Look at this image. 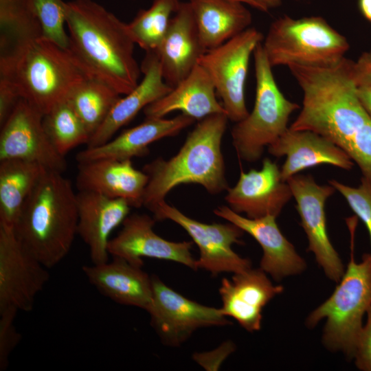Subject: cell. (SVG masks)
<instances>
[{
	"mask_svg": "<svg viewBox=\"0 0 371 371\" xmlns=\"http://www.w3.org/2000/svg\"><path fill=\"white\" fill-rule=\"evenodd\" d=\"M344 57L326 67L288 66L303 91L302 107L289 128L315 132L341 148L371 183V117L361 105Z\"/></svg>",
	"mask_w": 371,
	"mask_h": 371,
	"instance_id": "obj_1",
	"label": "cell"
},
{
	"mask_svg": "<svg viewBox=\"0 0 371 371\" xmlns=\"http://www.w3.org/2000/svg\"><path fill=\"white\" fill-rule=\"evenodd\" d=\"M66 27L69 49L91 77L124 95L138 85L142 70L127 23L93 0H72Z\"/></svg>",
	"mask_w": 371,
	"mask_h": 371,
	"instance_id": "obj_2",
	"label": "cell"
},
{
	"mask_svg": "<svg viewBox=\"0 0 371 371\" xmlns=\"http://www.w3.org/2000/svg\"><path fill=\"white\" fill-rule=\"evenodd\" d=\"M0 47V80L43 115L91 77L69 49L42 35L18 38Z\"/></svg>",
	"mask_w": 371,
	"mask_h": 371,
	"instance_id": "obj_3",
	"label": "cell"
},
{
	"mask_svg": "<svg viewBox=\"0 0 371 371\" xmlns=\"http://www.w3.org/2000/svg\"><path fill=\"white\" fill-rule=\"evenodd\" d=\"M228 120L224 113L199 120L175 156L167 160L158 157L144 165L142 170L148 180L144 206L150 210L184 183L199 184L212 194L227 190L221 143Z\"/></svg>",
	"mask_w": 371,
	"mask_h": 371,
	"instance_id": "obj_4",
	"label": "cell"
},
{
	"mask_svg": "<svg viewBox=\"0 0 371 371\" xmlns=\"http://www.w3.org/2000/svg\"><path fill=\"white\" fill-rule=\"evenodd\" d=\"M63 174L44 172L14 227L25 247L48 269L67 256L78 234L77 193Z\"/></svg>",
	"mask_w": 371,
	"mask_h": 371,
	"instance_id": "obj_5",
	"label": "cell"
},
{
	"mask_svg": "<svg viewBox=\"0 0 371 371\" xmlns=\"http://www.w3.org/2000/svg\"><path fill=\"white\" fill-rule=\"evenodd\" d=\"M350 233V258L347 268L332 295L306 319L315 327L326 319L322 341L330 350L342 352L352 358L363 318L371 306V254H364L357 262L354 258V236L357 219H347Z\"/></svg>",
	"mask_w": 371,
	"mask_h": 371,
	"instance_id": "obj_6",
	"label": "cell"
},
{
	"mask_svg": "<svg viewBox=\"0 0 371 371\" xmlns=\"http://www.w3.org/2000/svg\"><path fill=\"white\" fill-rule=\"evenodd\" d=\"M262 44L272 67L330 66L345 57L350 47L346 38L324 18L287 15L271 23Z\"/></svg>",
	"mask_w": 371,
	"mask_h": 371,
	"instance_id": "obj_7",
	"label": "cell"
},
{
	"mask_svg": "<svg viewBox=\"0 0 371 371\" xmlns=\"http://www.w3.org/2000/svg\"><path fill=\"white\" fill-rule=\"evenodd\" d=\"M262 43L253 54L256 76L253 110L236 122L231 131L238 157L248 162L262 157L265 148L287 130L291 113L300 109L299 104L289 100L278 88Z\"/></svg>",
	"mask_w": 371,
	"mask_h": 371,
	"instance_id": "obj_8",
	"label": "cell"
},
{
	"mask_svg": "<svg viewBox=\"0 0 371 371\" xmlns=\"http://www.w3.org/2000/svg\"><path fill=\"white\" fill-rule=\"evenodd\" d=\"M262 33L249 27L221 45L207 50L199 65L210 76L229 120L238 122L249 114L245 98L249 63Z\"/></svg>",
	"mask_w": 371,
	"mask_h": 371,
	"instance_id": "obj_9",
	"label": "cell"
},
{
	"mask_svg": "<svg viewBox=\"0 0 371 371\" xmlns=\"http://www.w3.org/2000/svg\"><path fill=\"white\" fill-rule=\"evenodd\" d=\"M156 221L168 219L180 225L196 243L199 249L197 268L212 276L221 273H240L251 268L249 259L237 254L233 244H240L244 231L236 225L228 223L207 224L185 215L174 206L163 201L150 210Z\"/></svg>",
	"mask_w": 371,
	"mask_h": 371,
	"instance_id": "obj_10",
	"label": "cell"
},
{
	"mask_svg": "<svg viewBox=\"0 0 371 371\" xmlns=\"http://www.w3.org/2000/svg\"><path fill=\"white\" fill-rule=\"evenodd\" d=\"M153 302L147 310L150 325L161 342L177 347L200 328L226 326L221 308L202 305L189 300L153 275Z\"/></svg>",
	"mask_w": 371,
	"mask_h": 371,
	"instance_id": "obj_11",
	"label": "cell"
},
{
	"mask_svg": "<svg viewBox=\"0 0 371 371\" xmlns=\"http://www.w3.org/2000/svg\"><path fill=\"white\" fill-rule=\"evenodd\" d=\"M48 269L25 247L13 227L0 225V310L30 311L49 280Z\"/></svg>",
	"mask_w": 371,
	"mask_h": 371,
	"instance_id": "obj_12",
	"label": "cell"
},
{
	"mask_svg": "<svg viewBox=\"0 0 371 371\" xmlns=\"http://www.w3.org/2000/svg\"><path fill=\"white\" fill-rule=\"evenodd\" d=\"M289 183L301 225L306 235L308 251L313 252L325 275L338 282L344 273V267L338 253L333 246L326 229L325 203L335 192L331 185H319L310 175H295Z\"/></svg>",
	"mask_w": 371,
	"mask_h": 371,
	"instance_id": "obj_13",
	"label": "cell"
},
{
	"mask_svg": "<svg viewBox=\"0 0 371 371\" xmlns=\"http://www.w3.org/2000/svg\"><path fill=\"white\" fill-rule=\"evenodd\" d=\"M43 115L21 98L1 125L0 161L22 159L38 164L49 170L63 173L65 156L52 144L43 124Z\"/></svg>",
	"mask_w": 371,
	"mask_h": 371,
	"instance_id": "obj_14",
	"label": "cell"
},
{
	"mask_svg": "<svg viewBox=\"0 0 371 371\" xmlns=\"http://www.w3.org/2000/svg\"><path fill=\"white\" fill-rule=\"evenodd\" d=\"M156 221L146 214H129L120 232L109 242V255L142 266L143 258L170 260L196 271V259L191 253L193 243L173 242L160 237L153 229Z\"/></svg>",
	"mask_w": 371,
	"mask_h": 371,
	"instance_id": "obj_15",
	"label": "cell"
},
{
	"mask_svg": "<svg viewBox=\"0 0 371 371\" xmlns=\"http://www.w3.org/2000/svg\"><path fill=\"white\" fill-rule=\"evenodd\" d=\"M226 191L228 207L238 214L245 213L249 218L277 217L293 197L278 166L267 157L260 170H241L236 185Z\"/></svg>",
	"mask_w": 371,
	"mask_h": 371,
	"instance_id": "obj_16",
	"label": "cell"
},
{
	"mask_svg": "<svg viewBox=\"0 0 371 371\" xmlns=\"http://www.w3.org/2000/svg\"><path fill=\"white\" fill-rule=\"evenodd\" d=\"M214 213L236 225L259 243L263 253L260 262V269L276 281L300 274L305 270L306 264L304 260L282 233L276 223V216L268 215L249 218L226 205L217 207Z\"/></svg>",
	"mask_w": 371,
	"mask_h": 371,
	"instance_id": "obj_17",
	"label": "cell"
},
{
	"mask_svg": "<svg viewBox=\"0 0 371 371\" xmlns=\"http://www.w3.org/2000/svg\"><path fill=\"white\" fill-rule=\"evenodd\" d=\"M283 289L282 285H274L260 268H250L234 273L231 279H222L221 308L246 330L257 331L261 328L263 308Z\"/></svg>",
	"mask_w": 371,
	"mask_h": 371,
	"instance_id": "obj_18",
	"label": "cell"
},
{
	"mask_svg": "<svg viewBox=\"0 0 371 371\" xmlns=\"http://www.w3.org/2000/svg\"><path fill=\"white\" fill-rule=\"evenodd\" d=\"M189 2H181L155 53L164 81L172 88L199 64L205 52Z\"/></svg>",
	"mask_w": 371,
	"mask_h": 371,
	"instance_id": "obj_19",
	"label": "cell"
},
{
	"mask_svg": "<svg viewBox=\"0 0 371 371\" xmlns=\"http://www.w3.org/2000/svg\"><path fill=\"white\" fill-rule=\"evenodd\" d=\"M78 164V191L122 199L133 207L143 205L148 177L134 168L131 159H98Z\"/></svg>",
	"mask_w": 371,
	"mask_h": 371,
	"instance_id": "obj_20",
	"label": "cell"
},
{
	"mask_svg": "<svg viewBox=\"0 0 371 371\" xmlns=\"http://www.w3.org/2000/svg\"><path fill=\"white\" fill-rule=\"evenodd\" d=\"M276 157H286L280 172L283 181L300 172L318 165L327 164L350 170L354 161L341 148L325 137L311 131L289 128L268 146Z\"/></svg>",
	"mask_w": 371,
	"mask_h": 371,
	"instance_id": "obj_21",
	"label": "cell"
},
{
	"mask_svg": "<svg viewBox=\"0 0 371 371\" xmlns=\"http://www.w3.org/2000/svg\"><path fill=\"white\" fill-rule=\"evenodd\" d=\"M77 234L87 245L92 264L109 261L111 232L128 216L131 206L122 199L98 193H77Z\"/></svg>",
	"mask_w": 371,
	"mask_h": 371,
	"instance_id": "obj_22",
	"label": "cell"
},
{
	"mask_svg": "<svg viewBox=\"0 0 371 371\" xmlns=\"http://www.w3.org/2000/svg\"><path fill=\"white\" fill-rule=\"evenodd\" d=\"M82 270L101 294L115 302L147 311L153 302L152 276L122 258L113 256L111 262L85 265Z\"/></svg>",
	"mask_w": 371,
	"mask_h": 371,
	"instance_id": "obj_23",
	"label": "cell"
},
{
	"mask_svg": "<svg viewBox=\"0 0 371 371\" xmlns=\"http://www.w3.org/2000/svg\"><path fill=\"white\" fill-rule=\"evenodd\" d=\"M194 122V119L183 113L170 119L146 118L142 123L124 131L102 145L87 147L76 155V159L79 163L98 159L126 160L145 156L148 154L150 144L178 135Z\"/></svg>",
	"mask_w": 371,
	"mask_h": 371,
	"instance_id": "obj_24",
	"label": "cell"
},
{
	"mask_svg": "<svg viewBox=\"0 0 371 371\" xmlns=\"http://www.w3.org/2000/svg\"><path fill=\"white\" fill-rule=\"evenodd\" d=\"M144 76L138 85L115 104L104 122L90 137L87 147L102 145L150 104L172 89L164 81L155 52H146L141 65Z\"/></svg>",
	"mask_w": 371,
	"mask_h": 371,
	"instance_id": "obj_25",
	"label": "cell"
},
{
	"mask_svg": "<svg viewBox=\"0 0 371 371\" xmlns=\"http://www.w3.org/2000/svg\"><path fill=\"white\" fill-rule=\"evenodd\" d=\"M214 84L203 67L194 69L167 94L143 110L146 118L164 117L171 112L181 113L201 120L216 113H226L216 98Z\"/></svg>",
	"mask_w": 371,
	"mask_h": 371,
	"instance_id": "obj_26",
	"label": "cell"
},
{
	"mask_svg": "<svg viewBox=\"0 0 371 371\" xmlns=\"http://www.w3.org/2000/svg\"><path fill=\"white\" fill-rule=\"evenodd\" d=\"M203 48L217 47L249 28L250 11L236 0H189Z\"/></svg>",
	"mask_w": 371,
	"mask_h": 371,
	"instance_id": "obj_27",
	"label": "cell"
},
{
	"mask_svg": "<svg viewBox=\"0 0 371 371\" xmlns=\"http://www.w3.org/2000/svg\"><path fill=\"white\" fill-rule=\"evenodd\" d=\"M47 170L22 159L0 161V225L14 227L23 204Z\"/></svg>",
	"mask_w": 371,
	"mask_h": 371,
	"instance_id": "obj_28",
	"label": "cell"
},
{
	"mask_svg": "<svg viewBox=\"0 0 371 371\" xmlns=\"http://www.w3.org/2000/svg\"><path fill=\"white\" fill-rule=\"evenodd\" d=\"M120 95L106 84L89 77L80 83L67 100L91 136L106 120Z\"/></svg>",
	"mask_w": 371,
	"mask_h": 371,
	"instance_id": "obj_29",
	"label": "cell"
},
{
	"mask_svg": "<svg viewBox=\"0 0 371 371\" xmlns=\"http://www.w3.org/2000/svg\"><path fill=\"white\" fill-rule=\"evenodd\" d=\"M179 0H153L148 9L140 10L127 23L135 44L146 52H156L169 26L172 14L179 8Z\"/></svg>",
	"mask_w": 371,
	"mask_h": 371,
	"instance_id": "obj_30",
	"label": "cell"
},
{
	"mask_svg": "<svg viewBox=\"0 0 371 371\" xmlns=\"http://www.w3.org/2000/svg\"><path fill=\"white\" fill-rule=\"evenodd\" d=\"M44 129L56 150L65 156L76 146L87 144L91 135L67 100L43 116Z\"/></svg>",
	"mask_w": 371,
	"mask_h": 371,
	"instance_id": "obj_31",
	"label": "cell"
},
{
	"mask_svg": "<svg viewBox=\"0 0 371 371\" xmlns=\"http://www.w3.org/2000/svg\"><path fill=\"white\" fill-rule=\"evenodd\" d=\"M0 45L18 38L42 35L31 0H0Z\"/></svg>",
	"mask_w": 371,
	"mask_h": 371,
	"instance_id": "obj_32",
	"label": "cell"
},
{
	"mask_svg": "<svg viewBox=\"0 0 371 371\" xmlns=\"http://www.w3.org/2000/svg\"><path fill=\"white\" fill-rule=\"evenodd\" d=\"M34 12L40 23L41 34L65 49H69L66 32L67 2L63 0H31Z\"/></svg>",
	"mask_w": 371,
	"mask_h": 371,
	"instance_id": "obj_33",
	"label": "cell"
},
{
	"mask_svg": "<svg viewBox=\"0 0 371 371\" xmlns=\"http://www.w3.org/2000/svg\"><path fill=\"white\" fill-rule=\"evenodd\" d=\"M328 183L344 197L351 210L364 223L371 246V183L364 177L361 178V183L357 188L335 179L329 180Z\"/></svg>",
	"mask_w": 371,
	"mask_h": 371,
	"instance_id": "obj_34",
	"label": "cell"
},
{
	"mask_svg": "<svg viewBox=\"0 0 371 371\" xmlns=\"http://www.w3.org/2000/svg\"><path fill=\"white\" fill-rule=\"evenodd\" d=\"M17 311L14 307L0 310V371L8 368L10 357L21 339L14 325Z\"/></svg>",
	"mask_w": 371,
	"mask_h": 371,
	"instance_id": "obj_35",
	"label": "cell"
},
{
	"mask_svg": "<svg viewBox=\"0 0 371 371\" xmlns=\"http://www.w3.org/2000/svg\"><path fill=\"white\" fill-rule=\"evenodd\" d=\"M352 358L359 370L371 371V306L367 311L366 320L359 334Z\"/></svg>",
	"mask_w": 371,
	"mask_h": 371,
	"instance_id": "obj_36",
	"label": "cell"
},
{
	"mask_svg": "<svg viewBox=\"0 0 371 371\" xmlns=\"http://www.w3.org/2000/svg\"><path fill=\"white\" fill-rule=\"evenodd\" d=\"M352 76L356 85L371 87V49L361 54L352 64Z\"/></svg>",
	"mask_w": 371,
	"mask_h": 371,
	"instance_id": "obj_37",
	"label": "cell"
},
{
	"mask_svg": "<svg viewBox=\"0 0 371 371\" xmlns=\"http://www.w3.org/2000/svg\"><path fill=\"white\" fill-rule=\"evenodd\" d=\"M20 97L7 82L0 80V124L8 117Z\"/></svg>",
	"mask_w": 371,
	"mask_h": 371,
	"instance_id": "obj_38",
	"label": "cell"
},
{
	"mask_svg": "<svg viewBox=\"0 0 371 371\" xmlns=\"http://www.w3.org/2000/svg\"><path fill=\"white\" fill-rule=\"evenodd\" d=\"M357 95L361 105L371 117V87L357 86Z\"/></svg>",
	"mask_w": 371,
	"mask_h": 371,
	"instance_id": "obj_39",
	"label": "cell"
},
{
	"mask_svg": "<svg viewBox=\"0 0 371 371\" xmlns=\"http://www.w3.org/2000/svg\"><path fill=\"white\" fill-rule=\"evenodd\" d=\"M358 6L364 18L371 23V0H358Z\"/></svg>",
	"mask_w": 371,
	"mask_h": 371,
	"instance_id": "obj_40",
	"label": "cell"
},
{
	"mask_svg": "<svg viewBox=\"0 0 371 371\" xmlns=\"http://www.w3.org/2000/svg\"><path fill=\"white\" fill-rule=\"evenodd\" d=\"M258 3H260L267 12L269 9H273L279 7L282 3V0H256Z\"/></svg>",
	"mask_w": 371,
	"mask_h": 371,
	"instance_id": "obj_41",
	"label": "cell"
},
{
	"mask_svg": "<svg viewBox=\"0 0 371 371\" xmlns=\"http://www.w3.org/2000/svg\"><path fill=\"white\" fill-rule=\"evenodd\" d=\"M236 1L247 4L253 7L254 8L260 10L262 12H267L266 10L260 3H258L256 0H236Z\"/></svg>",
	"mask_w": 371,
	"mask_h": 371,
	"instance_id": "obj_42",
	"label": "cell"
}]
</instances>
